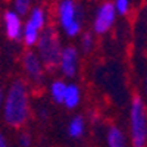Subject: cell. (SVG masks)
Returning a JSON list of instances; mask_svg holds the SVG:
<instances>
[{
  "mask_svg": "<svg viewBox=\"0 0 147 147\" xmlns=\"http://www.w3.org/2000/svg\"><path fill=\"white\" fill-rule=\"evenodd\" d=\"M5 27L6 34L10 40H19L22 35V24L16 12H6L5 13Z\"/></svg>",
  "mask_w": 147,
  "mask_h": 147,
  "instance_id": "ba28073f",
  "label": "cell"
},
{
  "mask_svg": "<svg viewBox=\"0 0 147 147\" xmlns=\"http://www.w3.org/2000/svg\"><path fill=\"white\" fill-rule=\"evenodd\" d=\"M60 71L63 72V75L68 78L75 77L77 68H78V52L75 47H66L60 53Z\"/></svg>",
  "mask_w": 147,
  "mask_h": 147,
  "instance_id": "52a82bcc",
  "label": "cell"
},
{
  "mask_svg": "<svg viewBox=\"0 0 147 147\" xmlns=\"http://www.w3.org/2000/svg\"><path fill=\"white\" fill-rule=\"evenodd\" d=\"M84 129H85V122L81 116H77L74 118L71 122H69V127H68V134L69 137L72 138H80L82 134H84Z\"/></svg>",
  "mask_w": 147,
  "mask_h": 147,
  "instance_id": "7c38bea8",
  "label": "cell"
},
{
  "mask_svg": "<svg viewBox=\"0 0 147 147\" xmlns=\"http://www.w3.org/2000/svg\"><path fill=\"white\" fill-rule=\"evenodd\" d=\"M59 21H60V25L63 27V30L66 31V34L69 37H75L80 32V30H81L80 15H78V9L72 0H62L60 2Z\"/></svg>",
  "mask_w": 147,
  "mask_h": 147,
  "instance_id": "277c9868",
  "label": "cell"
},
{
  "mask_svg": "<svg viewBox=\"0 0 147 147\" xmlns=\"http://www.w3.org/2000/svg\"><path fill=\"white\" fill-rule=\"evenodd\" d=\"M38 38H40V28H37L31 21H28L25 30H24V41L27 46H34L37 44Z\"/></svg>",
  "mask_w": 147,
  "mask_h": 147,
  "instance_id": "8fae6325",
  "label": "cell"
},
{
  "mask_svg": "<svg viewBox=\"0 0 147 147\" xmlns=\"http://www.w3.org/2000/svg\"><path fill=\"white\" fill-rule=\"evenodd\" d=\"M19 144H21V146H30V144H31L30 136H27V134H22L21 138H19Z\"/></svg>",
  "mask_w": 147,
  "mask_h": 147,
  "instance_id": "ac0fdd59",
  "label": "cell"
},
{
  "mask_svg": "<svg viewBox=\"0 0 147 147\" xmlns=\"http://www.w3.org/2000/svg\"><path fill=\"white\" fill-rule=\"evenodd\" d=\"M115 9H116V13L119 15H128V12L131 9V2L129 0H116L115 2Z\"/></svg>",
  "mask_w": 147,
  "mask_h": 147,
  "instance_id": "9a60e30c",
  "label": "cell"
},
{
  "mask_svg": "<svg viewBox=\"0 0 147 147\" xmlns=\"http://www.w3.org/2000/svg\"><path fill=\"white\" fill-rule=\"evenodd\" d=\"M7 143H6V138H5V136L3 134H0V147H5Z\"/></svg>",
  "mask_w": 147,
  "mask_h": 147,
  "instance_id": "d6986e66",
  "label": "cell"
},
{
  "mask_svg": "<svg viewBox=\"0 0 147 147\" xmlns=\"http://www.w3.org/2000/svg\"><path fill=\"white\" fill-rule=\"evenodd\" d=\"M81 44H82L84 52H90L91 49H93V46H94V38H93V35H91V34H84Z\"/></svg>",
  "mask_w": 147,
  "mask_h": 147,
  "instance_id": "e0dca14e",
  "label": "cell"
},
{
  "mask_svg": "<svg viewBox=\"0 0 147 147\" xmlns=\"http://www.w3.org/2000/svg\"><path fill=\"white\" fill-rule=\"evenodd\" d=\"M131 144L136 147L147 146V109L140 96H134L129 107Z\"/></svg>",
  "mask_w": 147,
  "mask_h": 147,
  "instance_id": "7a4b0ae2",
  "label": "cell"
},
{
  "mask_svg": "<svg viewBox=\"0 0 147 147\" xmlns=\"http://www.w3.org/2000/svg\"><path fill=\"white\" fill-rule=\"evenodd\" d=\"M24 68H25L28 77L35 82V84H41L43 78H44V71H43V62L38 55H35L32 52H27L24 55L22 59Z\"/></svg>",
  "mask_w": 147,
  "mask_h": 147,
  "instance_id": "8992f818",
  "label": "cell"
},
{
  "mask_svg": "<svg viewBox=\"0 0 147 147\" xmlns=\"http://www.w3.org/2000/svg\"><path fill=\"white\" fill-rule=\"evenodd\" d=\"M30 21L34 24V25H35L37 28L43 30V27H44V22H46L44 12H43L40 7H35V9L31 12V18H30Z\"/></svg>",
  "mask_w": 147,
  "mask_h": 147,
  "instance_id": "5bb4252c",
  "label": "cell"
},
{
  "mask_svg": "<svg viewBox=\"0 0 147 147\" xmlns=\"http://www.w3.org/2000/svg\"><path fill=\"white\" fill-rule=\"evenodd\" d=\"M68 85L62 81H55L50 87V93L52 97L56 103H63V97H65V91H66Z\"/></svg>",
  "mask_w": 147,
  "mask_h": 147,
  "instance_id": "4fadbf2b",
  "label": "cell"
},
{
  "mask_svg": "<svg viewBox=\"0 0 147 147\" xmlns=\"http://www.w3.org/2000/svg\"><path fill=\"white\" fill-rule=\"evenodd\" d=\"M3 115L6 124L13 128H19L27 122L30 116V102L27 84L24 81H15L10 85L3 106Z\"/></svg>",
  "mask_w": 147,
  "mask_h": 147,
  "instance_id": "6da1fadb",
  "label": "cell"
},
{
  "mask_svg": "<svg viewBox=\"0 0 147 147\" xmlns=\"http://www.w3.org/2000/svg\"><path fill=\"white\" fill-rule=\"evenodd\" d=\"M37 47H38V56L46 68L55 69L59 66L62 49H60V40L55 28H47L40 35Z\"/></svg>",
  "mask_w": 147,
  "mask_h": 147,
  "instance_id": "3957f363",
  "label": "cell"
},
{
  "mask_svg": "<svg viewBox=\"0 0 147 147\" xmlns=\"http://www.w3.org/2000/svg\"><path fill=\"white\" fill-rule=\"evenodd\" d=\"M116 19V9L113 3H103L100 6V9L97 10V15L93 24V30L96 34H105L107 32L110 28L113 27Z\"/></svg>",
  "mask_w": 147,
  "mask_h": 147,
  "instance_id": "5b68a950",
  "label": "cell"
},
{
  "mask_svg": "<svg viewBox=\"0 0 147 147\" xmlns=\"http://www.w3.org/2000/svg\"><path fill=\"white\" fill-rule=\"evenodd\" d=\"M81 99V94H80V88L77 85H68L66 91H65V97H63V103L68 109H74L77 107Z\"/></svg>",
  "mask_w": 147,
  "mask_h": 147,
  "instance_id": "30bf717a",
  "label": "cell"
},
{
  "mask_svg": "<svg viewBox=\"0 0 147 147\" xmlns=\"http://www.w3.org/2000/svg\"><path fill=\"white\" fill-rule=\"evenodd\" d=\"M107 146L110 147H124L127 146V136L124 134L121 128L118 127H110L107 131Z\"/></svg>",
  "mask_w": 147,
  "mask_h": 147,
  "instance_id": "9c48e42d",
  "label": "cell"
},
{
  "mask_svg": "<svg viewBox=\"0 0 147 147\" xmlns=\"http://www.w3.org/2000/svg\"><path fill=\"white\" fill-rule=\"evenodd\" d=\"M31 5V0H15V9L19 15H25Z\"/></svg>",
  "mask_w": 147,
  "mask_h": 147,
  "instance_id": "2e32d148",
  "label": "cell"
},
{
  "mask_svg": "<svg viewBox=\"0 0 147 147\" xmlns=\"http://www.w3.org/2000/svg\"><path fill=\"white\" fill-rule=\"evenodd\" d=\"M146 90H147V80H146Z\"/></svg>",
  "mask_w": 147,
  "mask_h": 147,
  "instance_id": "ffe728a7",
  "label": "cell"
}]
</instances>
